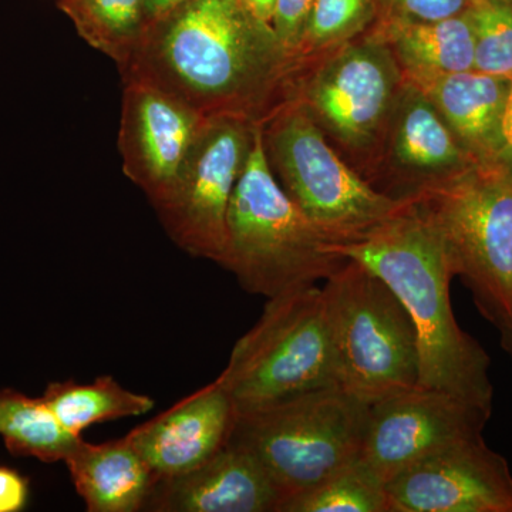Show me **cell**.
I'll return each mask as SVG.
<instances>
[{
    "label": "cell",
    "instance_id": "obj_1",
    "mask_svg": "<svg viewBox=\"0 0 512 512\" xmlns=\"http://www.w3.org/2000/svg\"><path fill=\"white\" fill-rule=\"evenodd\" d=\"M306 64L241 0H188L147 23L119 69L205 119L228 114L262 124L295 96Z\"/></svg>",
    "mask_w": 512,
    "mask_h": 512
},
{
    "label": "cell",
    "instance_id": "obj_2",
    "mask_svg": "<svg viewBox=\"0 0 512 512\" xmlns=\"http://www.w3.org/2000/svg\"><path fill=\"white\" fill-rule=\"evenodd\" d=\"M379 276L403 303L419 343L417 386L453 394L493 414L491 360L458 325L451 308L453 269L443 242L409 202L360 241L333 244Z\"/></svg>",
    "mask_w": 512,
    "mask_h": 512
},
{
    "label": "cell",
    "instance_id": "obj_3",
    "mask_svg": "<svg viewBox=\"0 0 512 512\" xmlns=\"http://www.w3.org/2000/svg\"><path fill=\"white\" fill-rule=\"evenodd\" d=\"M333 244L276 180L259 126L229 202L222 268L248 293L274 298L335 274L348 258Z\"/></svg>",
    "mask_w": 512,
    "mask_h": 512
},
{
    "label": "cell",
    "instance_id": "obj_4",
    "mask_svg": "<svg viewBox=\"0 0 512 512\" xmlns=\"http://www.w3.org/2000/svg\"><path fill=\"white\" fill-rule=\"evenodd\" d=\"M406 202L439 235L481 315L498 332L512 328V150Z\"/></svg>",
    "mask_w": 512,
    "mask_h": 512
},
{
    "label": "cell",
    "instance_id": "obj_5",
    "mask_svg": "<svg viewBox=\"0 0 512 512\" xmlns=\"http://www.w3.org/2000/svg\"><path fill=\"white\" fill-rule=\"evenodd\" d=\"M367 417L369 404L328 387L237 409L228 441L258 458L285 501L362 457Z\"/></svg>",
    "mask_w": 512,
    "mask_h": 512
},
{
    "label": "cell",
    "instance_id": "obj_6",
    "mask_svg": "<svg viewBox=\"0 0 512 512\" xmlns=\"http://www.w3.org/2000/svg\"><path fill=\"white\" fill-rule=\"evenodd\" d=\"M261 130L276 180L335 244L360 241L406 205L357 173L296 97L279 106Z\"/></svg>",
    "mask_w": 512,
    "mask_h": 512
},
{
    "label": "cell",
    "instance_id": "obj_7",
    "mask_svg": "<svg viewBox=\"0 0 512 512\" xmlns=\"http://www.w3.org/2000/svg\"><path fill=\"white\" fill-rule=\"evenodd\" d=\"M322 289L339 389L370 406L416 387L417 332L392 289L353 259L330 275Z\"/></svg>",
    "mask_w": 512,
    "mask_h": 512
},
{
    "label": "cell",
    "instance_id": "obj_8",
    "mask_svg": "<svg viewBox=\"0 0 512 512\" xmlns=\"http://www.w3.org/2000/svg\"><path fill=\"white\" fill-rule=\"evenodd\" d=\"M218 380L238 410L339 387L323 289L302 286L269 298Z\"/></svg>",
    "mask_w": 512,
    "mask_h": 512
},
{
    "label": "cell",
    "instance_id": "obj_9",
    "mask_svg": "<svg viewBox=\"0 0 512 512\" xmlns=\"http://www.w3.org/2000/svg\"><path fill=\"white\" fill-rule=\"evenodd\" d=\"M403 84L392 49L373 32L330 50L309 76L303 70L293 97L369 181Z\"/></svg>",
    "mask_w": 512,
    "mask_h": 512
},
{
    "label": "cell",
    "instance_id": "obj_10",
    "mask_svg": "<svg viewBox=\"0 0 512 512\" xmlns=\"http://www.w3.org/2000/svg\"><path fill=\"white\" fill-rule=\"evenodd\" d=\"M259 126L228 114L205 120L170 200L157 211L168 237L187 254L220 266L224 262L229 202Z\"/></svg>",
    "mask_w": 512,
    "mask_h": 512
},
{
    "label": "cell",
    "instance_id": "obj_11",
    "mask_svg": "<svg viewBox=\"0 0 512 512\" xmlns=\"http://www.w3.org/2000/svg\"><path fill=\"white\" fill-rule=\"evenodd\" d=\"M490 417L453 394L416 386L370 404L362 458L387 483L443 448L483 436Z\"/></svg>",
    "mask_w": 512,
    "mask_h": 512
},
{
    "label": "cell",
    "instance_id": "obj_12",
    "mask_svg": "<svg viewBox=\"0 0 512 512\" xmlns=\"http://www.w3.org/2000/svg\"><path fill=\"white\" fill-rule=\"evenodd\" d=\"M123 82L119 133L123 171L157 212L170 200L185 158L207 119L146 80L126 77Z\"/></svg>",
    "mask_w": 512,
    "mask_h": 512
},
{
    "label": "cell",
    "instance_id": "obj_13",
    "mask_svg": "<svg viewBox=\"0 0 512 512\" xmlns=\"http://www.w3.org/2000/svg\"><path fill=\"white\" fill-rule=\"evenodd\" d=\"M386 494L389 512H512V473L481 436L404 468Z\"/></svg>",
    "mask_w": 512,
    "mask_h": 512
},
{
    "label": "cell",
    "instance_id": "obj_14",
    "mask_svg": "<svg viewBox=\"0 0 512 512\" xmlns=\"http://www.w3.org/2000/svg\"><path fill=\"white\" fill-rule=\"evenodd\" d=\"M476 163L429 97L404 79L369 183L406 202Z\"/></svg>",
    "mask_w": 512,
    "mask_h": 512
},
{
    "label": "cell",
    "instance_id": "obj_15",
    "mask_svg": "<svg viewBox=\"0 0 512 512\" xmlns=\"http://www.w3.org/2000/svg\"><path fill=\"white\" fill-rule=\"evenodd\" d=\"M237 406L217 379L126 434L158 481L194 470L228 443Z\"/></svg>",
    "mask_w": 512,
    "mask_h": 512
},
{
    "label": "cell",
    "instance_id": "obj_16",
    "mask_svg": "<svg viewBox=\"0 0 512 512\" xmlns=\"http://www.w3.org/2000/svg\"><path fill=\"white\" fill-rule=\"evenodd\" d=\"M284 494L254 454L228 441L201 466L158 481L144 511L279 512Z\"/></svg>",
    "mask_w": 512,
    "mask_h": 512
},
{
    "label": "cell",
    "instance_id": "obj_17",
    "mask_svg": "<svg viewBox=\"0 0 512 512\" xmlns=\"http://www.w3.org/2000/svg\"><path fill=\"white\" fill-rule=\"evenodd\" d=\"M407 82L429 97L461 146L477 161L511 151L503 133L511 80L470 70Z\"/></svg>",
    "mask_w": 512,
    "mask_h": 512
},
{
    "label": "cell",
    "instance_id": "obj_18",
    "mask_svg": "<svg viewBox=\"0 0 512 512\" xmlns=\"http://www.w3.org/2000/svg\"><path fill=\"white\" fill-rule=\"evenodd\" d=\"M64 464L89 512L144 511L158 483L127 436L99 444L80 439Z\"/></svg>",
    "mask_w": 512,
    "mask_h": 512
},
{
    "label": "cell",
    "instance_id": "obj_19",
    "mask_svg": "<svg viewBox=\"0 0 512 512\" xmlns=\"http://www.w3.org/2000/svg\"><path fill=\"white\" fill-rule=\"evenodd\" d=\"M375 32L392 49L406 80L474 70V33L467 12L439 22L382 19Z\"/></svg>",
    "mask_w": 512,
    "mask_h": 512
},
{
    "label": "cell",
    "instance_id": "obj_20",
    "mask_svg": "<svg viewBox=\"0 0 512 512\" xmlns=\"http://www.w3.org/2000/svg\"><path fill=\"white\" fill-rule=\"evenodd\" d=\"M42 399L74 436H82L97 423L150 413L156 406L150 396L126 389L113 376H100L90 383L52 382Z\"/></svg>",
    "mask_w": 512,
    "mask_h": 512
},
{
    "label": "cell",
    "instance_id": "obj_21",
    "mask_svg": "<svg viewBox=\"0 0 512 512\" xmlns=\"http://www.w3.org/2000/svg\"><path fill=\"white\" fill-rule=\"evenodd\" d=\"M0 437L13 456L64 463L82 436L64 429L42 397L0 389Z\"/></svg>",
    "mask_w": 512,
    "mask_h": 512
},
{
    "label": "cell",
    "instance_id": "obj_22",
    "mask_svg": "<svg viewBox=\"0 0 512 512\" xmlns=\"http://www.w3.org/2000/svg\"><path fill=\"white\" fill-rule=\"evenodd\" d=\"M59 8L83 40L119 67L147 26L146 0H59Z\"/></svg>",
    "mask_w": 512,
    "mask_h": 512
},
{
    "label": "cell",
    "instance_id": "obj_23",
    "mask_svg": "<svg viewBox=\"0 0 512 512\" xmlns=\"http://www.w3.org/2000/svg\"><path fill=\"white\" fill-rule=\"evenodd\" d=\"M279 512H389L386 483L362 457L286 498Z\"/></svg>",
    "mask_w": 512,
    "mask_h": 512
},
{
    "label": "cell",
    "instance_id": "obj_24",
    "mask_svg": "<svg viewBox=\"0 0 512 512\" xmlns=\"http://www.w3.org/2000/svg\"><path fill=\"white\" fill-rule=\"evenodd\" d=\"M376 0H313L301 56L312 60L356 39L376 18Z\"/></svg>",
    "mask_w": 512,
    "mask_h": 512
},
{
    "label": "cell",
    "instance_id": "obj_25",
    "mask_svg": "<svg viewBox=\"0 0 512 512\" xmlns=\"http://www.w3.org/2000/svg\"><path fill=\"white\" fill-rule=\"evenodd\" d=\"M467 15L474 33V70L512 82V5L477 0Z\"/></svg>",
    "mask_w": 512,
    "mask_h": 512
},
{
    "label": "cell",
    "instance_id": "obj_26",
    "mask_svg": "<svg viewBox=\"0 0 512 512\" xmlns=\"http://www.w3.org/2000/svg\"><path fill=\"white\" fill-rule=\"evenodd\" d=\"M473 0H383V19L439 22L463 15Z\"/></svg>",
    "mask_w": 512,
    "mask_h": 512
},
{
    "label": "cell",
    "instance_id": "obj_27",
    "mask_svg": "<svg viewBox=\"0 0 512 512\" xmlns=\"http://www.w3.org/2000/svg\"><path fill=\"white\" fill-rule=\"evenodd\" d=\"M312 5L313 0H276L272 28L282 45L293 55L301 56L299 50Z\"/></svg>",
    "mask_w": 512,
    "mask_h": 512
},
{
    "label": "cell",
    "instance_id": "obj_28",
    "mask_svg": "<svg viewBox=\"0 0 512 512\" xmlns=\"http://www.w3.org/2000/svg\"><path fill=\"white\" fill-rule=\"evenodd\" d=\"M28 500V478L15 468L0 466V512L25 510Z\"/></svg>",
    "mask_w": 512,
    "mask_h": 512
},
{
    "label": "cell",
    "instance_id": "obj_29",
    "mask_svg": "<svg viewBox=\"0 0 512 512\" xmlns=\"http://www.w3.org/2000/svg\"><path fill=\"white\" fill-rule=\"evenodd\" d=\"M185 2L188 0H146L147 23L163 18L178 6L184 5Z\"/></svg>",
    "mask_w": 512,
    "mask_h": 512
},
{
    "label": "cell",
    "instance_id": "obj_30",
    "mask_svg": "<svg viewBox=\"0 0 512 512\" xmlns=\"http://www.w3.org/2000/svg\"><path fill=\"white\" fill-rule=\"evenodd\" d=\"M245 8L262 22L272 26L276 0H241Z\"/></svg>",
    "mask_w": 512,
    "mask_h": 512
},
{
    "label": "cell",
    "instance_id": "obj_31",
    "mask_svg": "<svg viewBox=\"0 0 512 512\" xmlns=\"http://www.w3.org/2000/svg\"><path fill=\"white\" fill-rule=\"evenodd\" d=\"M503 133L505 143L512 150V86L510 94H508L507 104H505Z\"/></svg>",
    "mask_w": 512,
    "mask_h": 512
},
{
    "label": "cell",
    "instance_id": "obj_32",
    "mask_svg": "<svg viewBox=\"0 0 512 512\" xmlns=\"http://www.w3.org/2000/svg\"><path fill=\"white\" fill-rule=\"evenodd\" d=\"M500 335L501 345L512 357V328L503 330V332H500Z\"/></svg>",
    "mask_w": 512,
    "mask_h": 512
},
{
    "label": "cell",
    "instance_id": "obj_33",
    "mask_svg": "<svg viewBox=\"0 0 512 512\" xmlns=\"http://www.w3.org/2000/svg\"><path fill=\"white\" fill-rule=\"evenodd\" d=\"M473 2H477V0H473Z\"/></svg>",
    "mask_w": 512,
    "mask_h": 512
}]
</instances>
